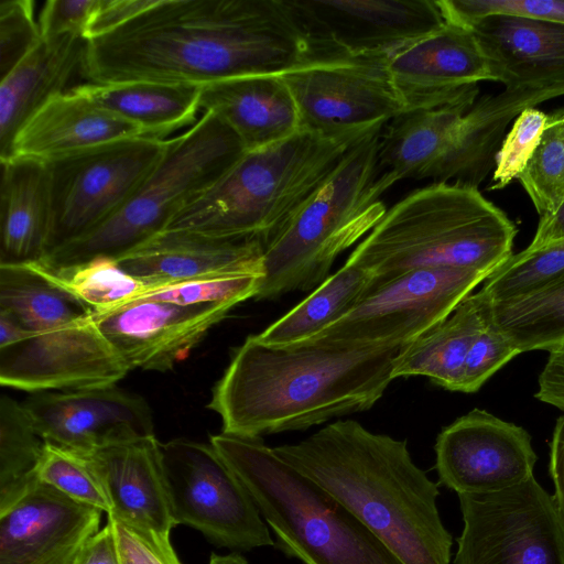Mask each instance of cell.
I'll use <instances>...</instances> for the list:
<instances>
[{
	"label": "cell",
	"instance_id": "obj_1",
	"mask_svg": "<svg viewBox=\"0 0 564 564\" xmlns=\"http://www.w3.org/2000/svg\"><path fill=\"white\" fill-rule=\"evenodd\" d=\"M308 59L284 0H155L86 41L80 75L94 84L204 85L283 74Z\"/></svg>",
	"mask_w": 564,
	"mask_h": 564
},
{
	"label": "cell",
	"instance_id": "obj_2",
	"mask_svg": "<svg viewBox=\"0 0 564 564\" xmlns=\"http://www.w3.org/2000/svg\"><path fill=\"white\" fill-rule=\"evenodd\" d=\"M404 346H272L251 335L235 349L207 406L229 435L306 430L373 406Z\"/></svg>",
	"mask_w": 564,
	"mask_h": 564
},
{
	"label": "cell",
	"instance_id": "obj_3",
	"mask_svg": "<svg viewBox=\"0 0 564 564\" xmlns=\"http://www.w3.org/2000/svg\"><path fill=\"white\" fill-rule=\"evenodd\" d=\"M272 448L345 506L403 564H449L453 536L440 517V485L413 462L406 440L338 420L295 444Z\"/></svg>",
	"mask_w": 564,
	"mask_h": 564
},
{
	"label": "cell",
	"instance_id": "obj_4",
	"mask_svg": "<svg viewBox=\"0 0 564 564\" xmlns=\"http://www.w3.org/2000/svg\"><path fill=\"white\" fill-rule=\"evenodd\" d=\"M517 231L477 187L433 182L387 209L345 264L370 272L372 289L417 269L489 275L513 254Z\"/></svg>",
	"mask_w": 564,
	"mask_h": 564
},
{
	"label": "cell",
	"instance_id": "obj_5",
	"mask_svg": "<svg viewBox=\"0 0 564 564\" xmlns=\"http://www.w3.org/2000/svg\"><path fill=\"white\" fill-rule=\"evenodd\" d=\"M327 137L306 130L246 151L165 229L259 240L263 248L370 132Z\"/></svg>",
	"mask_w": 564,
	"mask_h": 564
},
{
	"label": "cell",
	"instance_id": "obj_6",
	"mask_svg": "<svg viewBox=\"0 0 564 564\" xmlns=\"http://www.w3.org/2000/svg\"><path fill=\"white\" fill-rule=\"evenodd\" d=\"M0 310L32 335L0 348V383L31 393L116 384L130 371L93 313L34 263L0 264Z\"/></svg>",
	"mask_w": 564,
	"mask_h": 564
},
{
	"label": "cell",
	"instance_id": "obj_7",
	"mask_svg": "<svg viewBox=\"0 0 564 564\" xmlns=\"http://www.w3.org/2000/svg\"><path fill=\"white\" fill-rule=\"evenodd\" d=\"M275 535L303 564H403L329 492L283 462L261 438L220 433L209 442Z\"/></svg>",
	"mask_w": 564,
	"mask_h": 564
},
{
	"label": "cell",
	"instance_id": "obj_8",
	"mask_svg": "<svg viewBox=\"0 0 564 564\" xmlns=\"http://www.w3.org/2000/svg\"><path fill=\"white\" fill-rule=\"evenodd\" d=\"M383 128L352 145L329 177L264 246L263 276L256 300L316 289L329 276L337 257L384 216L381 195L392 183L379 165Z\"/></svg>",
	"mask_w": 564,
	"mask_h": 564
},
{
	"label": "cell",
	"instance_id": "obj_9",
	"mask_svg": "<svg viewBox=\"0 0 564 564\" xmlns=\"http://www.w3.org/2000/svg\"><path fill=\"white\" fill-rule=\"evenodd\" d=\"M245 152L227 124L204 112L185 132L169 139L162 158L122 208L40 263L51 271H63L97 258L120 257L164 230Z\"/></svg>",
	"mask_w": 564,
	"mask_h": 564
},
{
	"label": "cell",
	"instance_id": "obj_10",
	"mask_svg": "<svg viewBox=\"0 0 564 564\" xmlns=\"http://www.w3.org/2000/svg\"><path fill=\"white\" fill-rule=\"evenodd\" d=\"M167 143L169 139L148 137L121 139L46 163L51 187L47 254L122 208Z\"/></svg>",
	"mask_w": 564,
	"mask_h": 564
},
{
	"label": "cell",
	"instance_id": "obj_11",
	"mask_svg": "<svg viewBox=\"0 0 564 564\" xmlns=\"http://www.w3.org/2000/svg\"><path fill=\"white\" fill-rule=\"evenodd\" d=\"M163 471L175 525H188L220 547L274 546L249 492L209 443L162 444Z\"/></svg>",
	"mask_w": 564,
	"mask_h": 564
},
{
	"label": "cell",
	"instance_id": "obj_12",
	"mask_svg": "<svg viewBox=\"0 0 564 564\" xmlns=\"http://www.w3.org/2000/svg\"><path fill=\"white\" fill-rule=\"evenodd\" d=\"M487 276L446 268L409 271L371 289L346 315L303 343L406 345L449 316Z\"/></svg>",
	"mask_w": 564,
	"mask_h": 564
},
{
	"label": "cell",
	"instance_id": "obj_13",
	"mask_svg": "<svg viewBox=\"0 0 564 564\" xmlns=\"http://www.w3.org/2000/svg\"><path fill=\"white\" fill-rule=\"evenodd\" d=\"M458 499L464 528L454 564H564V528L554 499L533 476Z\"/></svg>",
	"mask_w": 564,
	"mask_h": 564
},
{
	"label": "cell",
	"instance_id": "obj_14",
	"mask_svg": "<svg viewBox=\"0 0 564 564\" xmlns=\"http://www.w3.org/2000/svg\"><path fill=\"white\" fill-rule=\"evenodd\" d=\"M390 56L310 61L281 74L295 101L300 129L343 137L384 127L402 115L388 69Z\"/></svg>",
	"mask_w": 564,
	"mask_h": 564
},
{
	"label": "cell",
	"instance_id": "obj_15",
	"mask_svg": "<svg viewBox=\"0 0 564 564\" xmlns=\"http://www.w3.org/2000/svg\"><path fill=\"white\" fill-rule=\"evenodd\" d=\"M310 61L392 55L445 22L435 0H284Z\"/></svg>",
	"mask_w": 564,
	"mask_h": 564
},
{
	"label": "cell",
	"instance_id": "obj_16",
	"mask_svg": "<svg viewBox=\"0 0 564 564\" xmlns=\"http://www.w3.org/2000/svg\"><path fill=\"white\" fill-rule=\"evenodd\" d=\"M438 485L460 494H486L533 476L538 456L530 434L514 423L474 409L436 437Z\"/></svg>",
	"mask_w": 564,
	"mask_h": 564
},
{
	"label": "cell",
	"instance_id": "obj_17",
	"mask_svg": "<svg viewBox=\"0 0 564 564\" xmlns=\"http://www.w3.org/2000/svg\"><path fill=\"white\" fill-rule=\"evenodd\" d=\"M388 69L404 112L474 102L478 83L495 82L473 32L448 23L392 54Z\"/></svg>",
	"mask_w": 564,
	"mask_h": 564
},
{
	"label": "cell",
	"instance_id": "obj_18",
	"mask_svg": "<svg viewBox=\"0 0 564 564\" xmlns=\"http://www.w3.org/2000/svg\"><path fill=\"white\" fill-rule=\"evenodd\" d=\"M22 404L45 442L77 452L154 434L148 402L117 384L32 393Z\"/></svg>",
	"mask_w": 564,
	"mask_h": 564
},
{
	"label": "cell",
	"instance_id": "obj_19",
	"mask_svg": "<svg viewBox=\"0 0 564 564\" xmlns=\"http://www.w3.org/2000/svg\"><path fill=\"white\" fill-rule=\"evenodd\" d=\"M102 512L37 480L0 510V564H74Z\"/></svg>",
	"mask_w": 564,
	"mask_h": 564
},
{
	"label": "cell",
	"instance_id": "obj_20",
	"mask_svg": "<svg viewBox=\"0 0 564 564\" xmlns=\"http://www.w3.org/2000/svg\"><path fill=\"white\" fill-rule=\"evenodd\" d=\"M231 310L142 299L94 318L129 370L167 371Z\"/></svg>",
	"mask_w": 564,
	"mask_h": 564
},
{
	"label": "cell",
	"instance_id": "obj_21",
	"mask_svg": "<svg viewBox=\"0 0 564 564\" xmlns=\"http://www.w3.org/2000/svg\"><path fill=\"white\" fill-rule=\"evenodd\" d=\"M262 259L263 246L256 239L164 229L116 261L131 275L160 286L215 276H263Z\"/></svg>",
	"mask_w": 564,
	"mask_h": 564
},
{
	"label": "cell",
	"instance_id": "obj_22",
	"mask_svg": "<svg viewBox=\"0 0 564 564\" xmlns=\"http://www.w3.org/2000/svg\"><path fill=\"white\" fill-rule=\"evenodd\" d=\"M495 82L505 88L564 85V24L491 14L470 22Z\"/></svg>",
	"mask_w": 564,
	"mask_h": 564
},
{
	"label": "cell",
	"instance_id": "obj_23",
	"mask_svg": "<svg viewBox=\"0 0 564 564\" xmlns=\"http://www.w3.org/2000/svg\"><path fill=\"white\" fill-rule=\"evenodd\" d=\"M85 454L93 462L110 500L108 516L170 538L175 523L164 480L162 443L154 434Z\"/></svg>",
	"mask_w": 564,
	"mask_h": 564
},
{
	"label": "cell",
	"instance_id": "obj_24",
	"mask_svg": "<svg viewBox=\"0 0 564 564\" xmlns=\"http://www.w3.org/2000/svg\"><path fill=\"white\" fill-rule=\"evenodd\" d=\"M564 95V85L505 88L477 98L457 123L432 174L434 183L477 187L487 177L512 119L531 107Z\"/></svg>",
	"mask_w": 564,
	"mask_h": 564
},
{
	"label": "cell",
	"instance_id": "obj_25",
	"mask_svg": "<svg viewBox=\"0 0 564 564\" xmlns=\"http://www.w3.org/2000/svg\"><path fill=\"white\" fill-rule=\"evenodd\" d=\"M139 137L152 138L140 127L69 89L53 97L26 120L14 137L9 158L50 163L105 143Z\"/></svg>",
	"mask_w": 564,
	"mask_h": 564
},
{
	"label": "cell",
	"instance_id": "obj_26",
	"mask_svg": "<svg viewBox=\"0 0 564 564\" xmlns=\"http://www.w3.org/2000/svg\"><path fill=\"white\" fill-rule=\"evenodd\" d=\"M199 109L227 124L246 151L269 147L300 130L297 108L281 74L240 76L200 85Z\"/></svg>",
	"mask_w": 564,
	"mask_h": 564
},
{
	"label": "cell",
	"instance_id": "obj_27",
	"mask_svg": "<svg viewBox=\"0 0 564 564\" xmlns=\"http://www.w3.org/2000/svg\"><path fill=\"white\" fill-rule=\"evenodd\" d=\"M86 40L75 35L42 39L0 84V161L10 155L21 127L80 74Z\"/></svg>",
	"mask_w": 564,
	"mask_h": 564
},
{
	"label": "cell",
	"instance_id": "obj_28",
	"mask_svg": "<svg viewBox=\"0 0 564 564\" xmlns=\"http://www.w3.org/2000/svg\"><path fill=\"white\" fill-rule=\"evenodd\" d=\"M51 187L46 163L32 159L1 161L0 264H30L47 254Z\"/></svg>",
	"mask_w": 564,
	"mask_h": 564
},
{
	"label": "cell",
	"instance_id": "obj_29",
	"mask_svg": "<svg viewBox=\"0 0 564 564\" xmlns=\"http://www.w3.org/2000/svg\"><path fill=\"white\" fill-rule=\"evenodd\" d=\"M474 102L404 112L384 126L379 165L392 185L432 177L458 121Z\"/></svg>",
	"mask_w": 564,
	"mask_h": 564
},
{
	"label": "cell",
	"instance_id": "obj_30",
	"mask_svg": "<svg viewBox=\"0 0 564 564\" xmlns=\"http://www.w3.org/2000/svg\"><path fill=\"white\" fill-rule=\"evenodd\" d=\"M70 89L158 139L192 127L200 110V85L196 84L86 83Z\"/></svg>",
	"mask_w": 564,
	"mask_h": 564
},
{
	"label": "cell",
	"instance_id": "obj_31",
	"mask_svg": "<svg viewBox=\"0 0 564 564\" xmlns=\"http://www.w3.org/2000/svg\"><path fill=\"white\" fill-rule=\"evenodd\" d=\"M482 322L480 294H469L449 316L401 349L393 379L426 377L443 389L460 392L467 354Z\"/></svg>",
	"mask_w": 564,
	"mask_h": 564
},
{
	"label": "cell",
	"instance_id": "obj_32",
	"mask_svg": "<svg viewBox=\"0 0 564 564\" xmlns=\"http://www.w3.org/2000/svg\"><path fill=\"white\" fill-rule=\"evenodd\" d=\"M373 283L375 276L370 272L344 264L256 336L272 346L303 343L346 315L370 292Z\"/></svg>",
	"mask_w": 564,
	"mask_h": 564
},
{
	"label": "cell",
	"instance_id": "obj_33",
	"mask_svg": "<svg viewBox=\"0 0 564 564\" xmlns=\"http://www.w3.org/2000/svg\"><path fill=\"white\" fill-rule=\"evenodd\" d=\"M492 325L520 351H551L564 343V276L506 300L478 291Z\"/></svg>",
	"mask_w": 564,
	"mask_h": 564
},
{
	"label": "cell",
	"instance_id": "obj_34",
	"mask_svg": "<svg viewBox=\"0 0 564 564\" xmlns=\"http://www.w3.org/2000/svg\"><path fill=\"white\" fill-rule=\"evenodd\" d=\"M45 441L13 398L0 399V510L18 500L37 480Z\"/></svg>",
	"mask_w": 564,
	"mask_h": 564
},
{
	"label": "cell",
	"instance_id": "obj_35",
	"mask_svg": "<svg viewBox=\"0 0 564 564\" xmlns=\"http://www.w3.org/2000/svg\"><path fill=\"white\" fill-rule=\"evenodd\" d=\"M34 264L94 316L118 310L159 288L131 275L113 258H97L63 271H51L39 262Z\"/></svg>",
	"mask_w": 564,
	"mask_h": 564
},
{
	"label": "cell",
	"instance_id": "obj_36",
	"mask_svg": "<svg viewBox=\"0 0 564 564\" xmlns=\"http://www.w3.org/2000/svg\"><path fill=\"white\" fill-rule=\"evenodd\" d=\"M547 115L540 143L518 177L540 216L564 200V107Z\"/></svg>",
	"mask_w": 564,
	"mask_h": 564
},
{
	"label": "cell",
	"instance_id": "obj_37",
	"mask_svg": "<svg viewBox=\"0 0 564 564\" xmlns=\"http://www.w3.org/2000/svg\"><path fill=\"white\" fill-rule=\"evenodd\" d=\"M564 276V241L538 249H524L482 281L479 290L489 300L520 296Z\"/></svg>",
	"mask_w": 564,
	"mask_h": 564
},
{
	"label": "cell",
	"instance_id": "obj_38",
	"mask_svg": "<svg viewBox=\"0 0 564 564\" xmlns=\"http://www.w3.org/2000/svg\"><path fill=\"white\" fill-rule=\"evenodd\" d=\"M37 478L69 498L111 512V503L90 458L83 452L45 443Z\"/></svg>",
	"mask_w": 564,
	"mask_h": 564
},
{
	"label": "cell",
	"instance_id": "obj_39",
	"mask_svg": "<svg viewBox=\"0 0 564 564\" xmlns=\"http://www.w3.org/2000/svg\"><path fill=\"white\" fill-rule=\"evenodd\" d=\"M261 279L262 276L257 275H234L192 280L161 285L139 300L183 305H226L234 308L237 304L256 297Z\"/></svg>",
	"mask_w": 564,
	"mask_h": 564
},
{
	"label": "cell",
	"instance_id": "obj_40",
	"mask_svg": "<svg viewBox=\"0 0 564 564\" xmlns=\"http://www.w3.org/2000/svg\"><path fill=\"white\" fill-rule=\"evenodd\" d=\"M547 118V113L531 107L514 119L496 155L490 191L501 189L519 177L540 143Z\"/></svg>",
	"mask_w": 564,
	"mask_h": 564
},
{
	"label": "cell",
	"instance_id": "obj_41",
	"mask_svg": "<svg viewBox=\"0 0 564 564\" xmlns=\"http://www.w3.org/2000/svg\"><path fill=\"white\" fill-rule=\"evenodd\" d=\"M445 23L466 28L491 14H507L564 24V0H435Z\"/></svg>",
	"mask_w": 564,
	"mask_h": 564
},
{
	"label": "cell",
	"instance_id": "obj_42",
	"mask_svg": "<svg viewBox=\"0 0 564 564\" xmlns=\"http://www.w3.org/2000/svg\"><path fill=\"white\" fill-rule=\"evenodd\" d=\"M42 40L34 18V1L0 2V78H3Z\"/></svg>",
	"mask_w": 564,
	"mask_h": 564
},
{
	"label": "cell",
	"instance_id": "obj_43",
	"mask_svg": "<svg viewBox=\"0 0 564 564\" xmlns=\"http://www.w3.org/2000/svg\"><path fill=\"white\" fill-rule=\"evenodd\" d=\"M482 314V325L469 348L465 362L460 390V392L464 393L477 392L494 373L517 355L521 354L510 340L492 325L485 313L484 305Z\"/></svg>",
	"mask_w": 564,
	"mask_h": 564
},
{
	"label": "cell",
	"instance_id": "obj_44",
	"mask_svg": "<svg viewBox=\"0 0 564 564\" xmlns=\"http://www.w3.org/2000/svg\"><path fill=\"white\" fill-rule=\"evenodd\" d=\"M120 564H182L170 538L108 516Z\"/></svg>",
	"mask_w": 564,
	"mask_h": 564
},
{
	"label": "cell",
	"instance_id": "obj_45",
	"mask_svg": "<svg viewBox=\"0 0 564 564\" xmlns=\"http://www.w3.org/2000/svg\"><path fill=\"white\" fill-rule=\"evenodd\" d=\"M99 0H48L39 14L42 39L63 35L85 36ZM85 39V37H84Z\"/></svg>",
	"mask_w": 564,
	"mask_h": 564
},
{
	"label": "cell",
	"instance_id": "obj_46",
	"mask_svg": "<svg viewBox=\"0 0 564 564\" xmlns=\"http://www.w3.org/2000/svg\"><path fill=\"white\" fill-rule=\"evenodd\" d=\"M154 2L155 0H99L89 19L85 40H93L118 29Z\"/></svg>",
	"mask_w": 564,
	"mask_h": 564
},
{
	"label": "cell",
	"instance_id": "obj_47",
	"mask_svg": "<svg viewBox=\"0 0 564 564\" xmlns=\"http://www.w3.org/2000/svg\"><path fill=\"white\" fill-rule=\"evenodd\" d=\"M535 398L564 412V343L549 351Z\"/></svg>",
	"mask_w": 564,
	"mask_h": 564
},
{
	"label": "cell",
	"instance_id": "obj_48",
	"mask_svg": "<svg viewBox=\"0 0 564 564\" xmlns=\"http://www.w3.org/2000/svg\"><path fill=\"white\" fill-rule=\"evenodd\" d=\"M549 474L554 485L552 497L564 528V414L557 419L550 442Z\"/></svg>",
	"mask_w": 564,
	"mask_h": 564
},
{
	"label": "cell",
	"instance_id": "obj_49",
	"mask_svg": "<svg viewBox=\"0 0 564 564\" xmlns=\"http://www.w3.org/2000/svg\"><path fill=\"white\" fill-rule=\"evenodd\" d=\"M74 564H120L116 538L109 522L85 543Z\"/></svg>",
	"mask_w": 564,
	"mask_h": 564
},
{
	"label": "cell",
	"instance_id": "obj_50",
	"mask_svg": "<svg viewBox=\"0 0 564 564\" xmlns=\"http://www.w3.org/2000/svg\"><path fill=\"white\" fill-rule=\"evenodd\" d=\"M564 241V200L551 214L540 216V221L528 250L542 249Z\"/></svg>",
	"mask_w": 564,
	"mask_h": 564
},
{
	"label": "cell",
	"instance_id": "obj_51",
	"mask_svg": "<svg viewBox=\"0 0 564 564\" xmlns=\"http://www.w3.org/2000/svg\"><path fill=\"white\" fill-rule=\"evenodd\" d=\"M32 335L13 314L0 310V348L20 343Z\"/></svg>",
	"mask_w": 564,
	"mask_h": 564
},
{
	"label": "cell",
	"instance_id": "obj_52",
	"mask_svg": "<svg viewBox=\"0 0 564 564\" xmlns=\"http://www.w3.org/2000/svg\"><path fill=\"white\" fill-rule=\"evenodd\" d=\"M209 564H249L248 561L238 552L226 555L212 553Z\"/></svg>",
	"mask_w": 564,
	"mask_h": 564
}]
</instances>
